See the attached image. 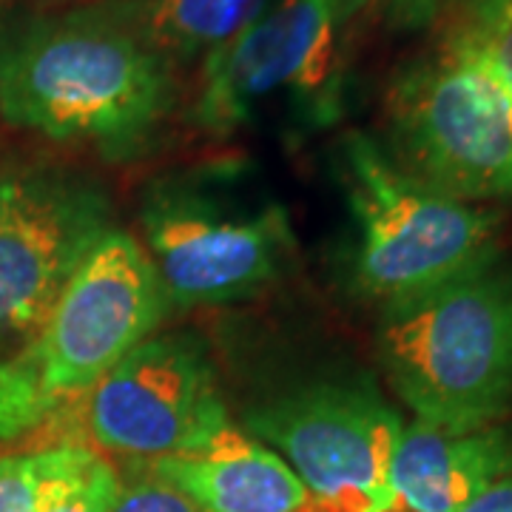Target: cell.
<instances>
[{"label": "cell", "mask_w": 512, "mask_h": 512, "mask_svg": "<svg viewBox=\"0 0 512 512\" xmlns=\"http://www.w3.org/2000/svg\"><path fill=\"white\" fill-rule=\"evenodd\" d=\"M55 450L0 458V512H40Z\"/></svg>", "instance_id": "2e32d148"}, {"label": "cell", "mask_w": 512, "mask_h": 512, "mask_svg": "<svg viewBox=\"0 0 512 512\" xmlns=\"http://www.w3.org/2000/svg\"><path fill=\"white\" fill-rule=\"evenodd\" d=\"M109 231V197L89 177H0V370L35 342L77 268Z\"/></svg>", "instance_id": "ba28073f"}, {"label": "cell", "mask_w": 512, "mask_h": 512, "mask_svg": "<svg viewBox=\"0 0 512 512\" xmlns=\"http://www.w3.org/2000/svg\"><path fill=\"white\" fill-rule=\"evenodd\" d=\"M157 268L137 239L111 228L77 268L43 330L0 370V441L55 416L143 345L168 313Z\"/></svg>", "instance_id": "3957f363"}, {"label": "cell", "mask_w": 512, "mask_h": 512, "mask_svg": "<svg viewBox=\"0 0 512 512\" xmlns=\"http://www.w3.org/2000/svg\"><path fill=\"white\" fill-rule=\"evenodd\" d=\"M109 6L177 66L234 40L268 9V0H109Z\"/></svg>", "instance_id": "4fadbf2b"}, {"label": "cell", "mask_w": 512, "mask_h": 512, "mask_svg": "<svg viewBox=\"0 0 512 512\" xmlns=\"http://www.w3.org/2000/svg\"><path fill=\"white\" fill-rule=\"evenodd\" d=\"M228 421L208 348L194 333L146 339L94 384L86 424L92 439L131 458L174 456Z\"/></svg>", "instance_id": "9c48e42d"}, {"label": "cell", "mask_w": 512, "mask_h": 512, "mask_svg": "<svg viewBox=\"0 0 512 512\" xmlns=\"http://www.w3.org/2000/svg\"><path fill=\"white\" fill-rule=\"evenodd\" d=\"M242 427L305 484L311 498L305 512L396 507L390 464L404 421L365 373L291 387L248 407Z\"/></svg>", "instance_id": "52a82bcc"}, {"label": "cell", "mask_w": 512, "mask_h": 512, "mask_svg": "<svg viewBox=\"0 0 512 512\" xmlns=\"http://www.w3.org/2000/svg\"><path fill=\"white\" fill-rule=\"evenodd\" d=\"M458 512H512V473L498 478Z\"/></svg>", "instance_id": "d6986e66"}, {"label": "cell", "mask_w": 512, "mask_h": 512, "mask_svg": "<svg viewBox=\"0 0 512 512\" xmlns=\"http://www.w3.org/2000/svg\"><path fill=\"white\" fill-rule=\"evenodd\" d=\"M140 222L174 308L254 296L279 279L293 254L288 211L265 197H239L231 177L214 171L151 183Z\"/></svg>", "instance_id": "5b68a950"}, {"label": "cell", "mask_w": 512, "mask_h": 512, "mask_svg": "<svg viewBox=\"0 0 512 512\" xmlns=\"http://www.w3.org/2000/svg\"><path fill=\"white\" fill-rule=\"evenodd\" d=\"M111 512H202L191 498H185L177 487L157 478L151 470L120 481Z\"/></svg>", "instance_id": "e0dca14e"}, {"label": "cell", "mask_w": 512, "mask_h": 512, "mask_svg": "<svg viewBox=\"0 0 512 512\" xmlns=\"http://www.w3.org/2000/svg\"><path fill=\"white\" fill-rule=\"evenodd\" d=\"M510 473L512 427L444 430L413 421L393 453L390 487L399 510L458 512Z\"/></svg>", "instance_id": "8fae6325"}, {"label": "cell", "mask_w": 512, "mask_h": 512, "mask_svg": "<svg viewBox=\"0 0 512 512\" xmlns=\"http://www.w3.org/2000/svg\"><path fill=\"white\" fill-rule=\"evenodd\" d=\"M120 478L109 461L86 447H55V464L40 512H111Z\"/></svg>", "instance_id": "9a60e30c"}, {"label": "cell", "mask_w": 512, "mask_h": 512, "mask_svg": "<svg viewBox=\"0 0 512 512\" xmlns=\"http://www.w3.org/2000/svg\"><path fill=\"white\" fill-rule=\"evenodd\" d=\"M447 0H379L384 23L393 32H421L436 23Z\"/></svg>", "instance_id": "ac0fdd59"}, {"label": "cell", "mask_w": 512, "mask_h": 512, "mask_svg": "<svg viewBox=\"0 0 512 512\" xmlns=\"http://www.w3.org/2000/svg\"><path fill=\"white\" fill-rule=\"evenodd\" d=\"M441 43L478 63L512 97V0H467Z\"/></svg>", "instance_id": "5bb4252c"}, {"label": "cell", "mask_w": 512, "mask_h": 512, "mask_svg": "<svg viewBox=\"0 0 512 512\" xmlns=\"http://www.w3.org/2000/svg\"><path fill=\"white\" fill-rule=\"evenodd\" d=\"M177 106L174 66L100 0L0 40V117L109 160L140 157Z\"/></svg>", "instance_id": "6da1fadb"}, {"label": "cell", "mask_w": 512, "mask_h": 512, "mask_svg": "<svg viewBox=\"0 0 512 512\" xmlns=\"http://www.w3.org/2000/svg\"><path fill=\"white\" fill-rule=\"evenodd\" d=\"M202 512H305L308 490L271 447L225 421L197 447L148 464Z\"/></svg>", "instance_id": "30bf717a"}, {"label": "cell", "mask_w": 512, "mask_h": 512, "mask_svg": "<svg viewBox=\"0 0 512 512\" xmlns=\"http://www.w3.org/2000/svg\"><path fill=\"white\" fill-rule=\"evenodd\" d=\"M376 356L416 421L495 424L512 410V274L493 262L382 311Z\"/></svg>", "instance_id": "277c9868"}, {"label": "cell", "mask_w": 512, "mask_h": 512, "mask_svg": "<svg viewBox=\"0 0 512 512\" xmlns=\"http://www.w3.org/2000/svg\"><path fill=\"white\" fill-rule=\"evenodd\" d=\"M353 0H276L265 9L276 92L296 117L333 126L345 111V40Z\"/></svg>", "instance_id": "7c38bea8"}, {"label": "cell", "mask_w": 512, "mask_h": 512, "mask_svg": "<svg viewBox=\"0 0 512 512\" xmlns=\"http://www.w3.org/2000/svg\"><path fill=\"white\" fill-rule=\"evenodd\" d=\"M333 165L353 220L348 285L379 311L498 262V214L424 185L365 131L339 140Z\"/></svg>", "instance_id": "7a4b0ae2"}, {"label": "cell", "mask_w": 512, "mask_h": 512, "mask_svg": "<svg viewBox=\"0 0 512 512\" xmlns=\"http://www.w3.org/2000/svg\"><path fill=\"white\" fill-rule=\"evenodd\" d=\"M387 154L453 200H512V97L441 43L387 86Z\"/></svg>", "instance_id": "8992f818"}]
</instances>
